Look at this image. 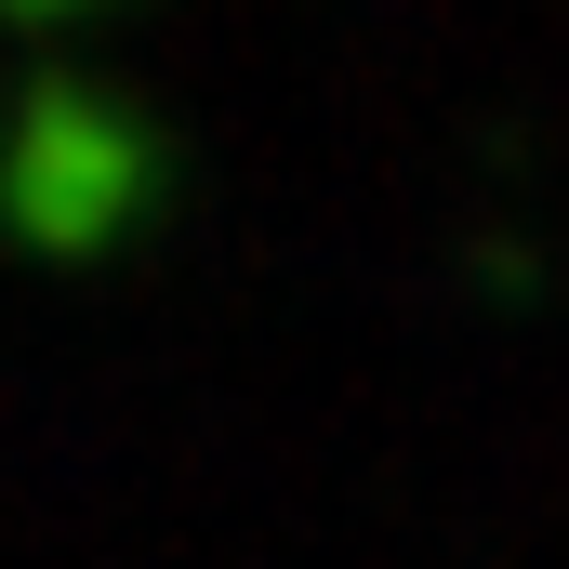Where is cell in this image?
I'll return each mask as SVG.
<instances>
[{"mask_svg": "<svg viewBox=\"0 0 569 569\" xmlns=\"http://www.w3.org/2000/svg\"><path fill=\"white\" fill-rule=\"evenodd\" d=\"M172 226V120L93 53L0 80V252L27 279H107Z\"/></svg>", "mask_w": 569, "mask_h": 569, "instance_id": "cell-1", "label": "cell"}, {"mask_svg": "<svg viewBox=\"0 0 569 569\" xmlns=\"http://www.w3.org/2000/svg\"><path fill=\"white\" fill-rule=\"evenodd\" d=\"M107 13H133V0H0V40H27V53H80Z\"/></svg>", "mask_w": 569, "mask_h": 569, "instance_id": "cell-2", "label": "cell"}]
</instances>
